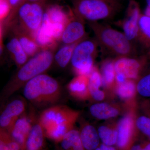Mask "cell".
Here are the masks:
<instances>
[{
  "label": "cell",
  "instance_id": "1",
  "mask_svg": "<svg viewBox=\"0 0 150 150\" xmlns=\"http://www.w3.org/2000/svg\"><path fill=\"white\" fill-rule=\"evenodd\" d=\"M79 112L64 105L46 108L39 117V123L45 135L56 142H60L71 130L79 116Z\"/></svg>",
  "mask_w": 150,
  "mask_h": 150
},
{
  "label": "cell",
  "instance_id": "2",
  "mask_svg": "<svg viewBox=\"0 0 150 150\" xmlns=\"http://www.w3.org/2000/svg\"><path fill=\"white\" fill-rule=\"evenodd\" d=\"M52 48L40 50L19 68L12 80L6 87L3 96L8 98L36 76L44 74L50 68L54 60Z\"/></svg>",
  "mask_w": 150,
  "mask_h": 150
},
{
  "label": "cell",
  "instance_id": "3",
  "mask_svg": "<svg viewBox=\"0 0 150 150\" xmlns=\"http://www.w3.org/2000/svg\"><path fill=\"white\" fill-rule=\"evenodd\" d=\"M24 86L25 97L37 106L52 105L57 102L61 96V87L59 82L46 74H41L33 78Z\"/></svg>",
  "mask_w": 150,
  "mask_h": 150
},
{
  "label": "cell",
  "instance_id": "4",
  "mask_svg": "<svg viewBox=\"0 0 150 150\" xmlns=\"http://www.w3.org/2000/svg\"><path fill=\"white\" fill-rule=\"evenodd\" d=\"M89 24L98 45L109 53L118 57L130 56L134 53L132 42L124 33L97 22H89Z\"/></svg>",
  "mask_w": 150,
  "mask_h": 150
},
{
  "label": "cell",
  "instance_id": "5",
  "mask_svg": "<svg viewBox=\"0 0 150 150\" xmlns=\"http://www.w3.org/2000/svg\"><path fill=\"white\" fill-rule=\"evenodd\" d=\"M118 0H74V12L83 19L97 22L112 16L119 8Z\"/></svg>",
  "mask_w": 150,
  "mask_h": 150
},
{
  "label": "cell",
  "instance_id": "6",
  "mask_svg": "<svg viewBox=\"0 0 150 150\" xmlns=\"http://www.w3.org/2000/svg\"><path fill=\"white\" fill-rule=\"evenodd\" d=\"M98 46L96 39H84L76 45L71 63L78 75L88 76L91 72Z\"/></svg>",
  "mask_w": 150,
  "mask_h": 150
},
{
  "label": "cell",
  "instance_id": "7",
  "mask_svg": "<svg viewBox=\"0 0 150 150\" xmlns=\"http://www.w3.org/2000/svg\"><path fill=\"white\" fill-rule=\"evenodd\" d=\"M16 12L20 22V26L33 37L41 25L45 13L42 3L23 2Z\"/></svg>",
  "mask_w": 150,
  "mask_h": 150
},
{
  "label": "cell",
  "instance_id": "8",
  "mask_svg": "<svg viewBox=\"0 0 150 150\" xmlns=\"http://www.w3.org/2000/svg\"><path fill=\"white\" fill-rule=\"evenodd\" d=\"M66 25L61 40L64 45L77 44L85 38L86 31L83 19L75 12Z\"/></svg>",
  "mask_w": 150,
  "mask_h": 150
},
{
  "label": "cell",
  "instance_id": "9",
  "mask_svg": "<svg viewBox=\"0 0 150 150\" xmlns=\"http://www.w3.org/2000/svg\"><path fill=\"white\" fill-rule=\"evenodd\" d=\"M141 15L139 5L135 1L132 0L129 3L126 18L121 23L123 33L131 42L138 39L139 20Z\"/></svg>",
  "mask_w": 150,
  "mask_h": 150
},
{
  "label": "cell",
  "instance_id": "10",
  "mask_svg": "<svg viewBox=\"0 0 150 150\" xmlns=\"http://www.w3.org/2000/svg\"><path fill=\"white\" fill-rule=\"evenodd\" d=\"M25 108V103L21 100H14L9 103L0 116L1 129L9 131L24 113Z\"/></svg>",
  "mask_w": 150,
  "mask_h": 150
},
{
  "label": "cell",
  "instance_id": "11",
  "mask_svg": "<svg viewBox=\"0 0 150 150\" xmlns=\"http://www.w3.org/2000/svg\"><path fill=\"white\" fill-rule=\"evenodd\" d=\"M130 57H118L114 61V68L116 74L122 75L126 79H134L138 77L141 64L139 60Z\"/></svg>",
  "mask_w": 150,
  "mask_h": 150
},
{
  "label": "cell",
  "instance_id": "12",
  "mask_svg": "<svg viewBox=\"0 0 150 150\" xmlns=\"http://www.w3.org/2000/svg\"><path fill=\"white\" fill-rule=\"evenodd\" d=\"M32 126L28 118L23 114L7 131L12 138L25 150L26 149V141Z\"/></svg>",
  "mask_w": 150,
  "mask_h": 150
},
{
  "label": "cell",
  "instance_id": "13",
  "mask_svg": "<svg viewBox=\"0 0 150 150\" xmlns=\"http://www.w3.org/2000/svg\"><path fill=\"white\" fill-rule=\"evenodd\" d=\"M33 38L38 46L42 49L52 48L55 45L56 41L52 35L51 23L46 12L44 13L41 25Z\"/></svg>",
  "mask_w": 150,
  "mask_h": 150
},
{
  "label": "cell",
  "instance_id": "14",
  "mask_svg": "<svg viewBox=\"0 0 150 150\" xmlns=\"http://www.w3.org/2000/svg\"><path fill=\"white\" fill-rule=\"evenodd\" d=\"M13 31L22 47L28 57H32L39 52L40 47L35 42L33 36L18 25L14 26Z\"/></svg>",
  "mask_w": 150,
  "mask_h": 150
},
{
  "label": "cell",
  "instance_id": "15",
  "mask_svg": "<svg viewBox=\"0 0 150 150\" xmlns=\"http://www.w3.org/2000/svg\"><path fill=\"white\" fill-rule=\"evenodd\" d=\"M88 84V76L78 75L70 82L67 87L72 96L79 98H84L90 95Z\"/></svg>",
  "mask_w": 150,
  "mask_h": 150
},
{
  "label": "cell",
  "instance_id": "16",
  "mask_svg": "<svg viewBox=\"0 0 150 150\" xmlns=\"http://www.w3.org/2000/svg\"><path fill=\"white\" fill-rule=\"evenodd\" d=\"M45 132L38 121L32 126L26 142L27 150H40L44 144Z\"/></svg>",
  "mask_w": 150,
  "mask_h": 150
},
{
  "label": "cell",
  "instance_id": "17",
  "mask_svg": "<svg viewBox=\"0 0 150 150\" xmlns=\"http://www.w3.org/2000/svg\"><path fill=\"white\" fill-rule=\"evenodd\" d=\"M80 134L85 150H94L98 147L100 139L98 132L93 126L90 125L84 126Z\"/></svg>",
  "mask_w": 150,
  "mask_h": 150
},
{
  "label": "cell",
  "instance_id": "18",
  "mask_svg": "<svg viewBox=\"0 0 150 150\" xmlns=\"http://www.w3.org/2000/svg\"><path fill=\"white\" fill-rule=\"evenodd\" d=\"M133 127V121L131 117L125 116L118 123L117 129L116 145L119 148H123L128 144Z\"/></svg>",
  "mask_w": 150,
  "mask_h": 150
},
{
  "label": "cell",
  "instance_id": "19",
  "mask_svg": "<svg viewBox=\"0 0 150 150\" xmlns=\"http://www.w3.org/2000/svg\"><path fill=\"white\" fill-rule=\"evenodd\" d=\"M6 48L19 68L28 61V56L15 36L9 40L7 43Z\"/></svg>",
  "mask_w": 150,
  "mask_h": 150
},
{
  "label": "cell",
  "instance_id": "20",
  "mask_svg": "<svg viewBox=\"0 0 150 150\" xmlns=\"http://www.w3.org/2000/svg\"><path fill=\"white\" fill-rule=\"evenodd\" d=\"M60 143L62 150H85L80 132L74 129L68 132Z\"/></svg>",
  "mask_w": 150,
  "mask_h": 150
},
{
  "label": "cell",
  "instance_id": "21",
  "mask_svg": "<svg viewBox=\"0 0 150 150\" xmlns=\"http://www.w3.org/2000/svg\"><path fill=\"white\" fill-rule=\"evenodd\" d=\"M90 111L93 117L99 119L113 118L119 114L117 109L106 103L93 105L90 108Z\"/></svg>",
  "mask_w": 150,
  "mask_h": 150
},
{
  "label": "cell",
  "instance_id": "22",
  "mask_svg": "<svg viewBox=\"0 0 150 150\" xmlns=\"http://www.w3.org/2000/svg\"><path fill=\"white\" fill-rule=\"evenodd\" d=\"M51 23L61 24L66 25L70 16L59 6L54 5L48 7L46 11Z\"/></svg>",
  "mask_w": 150,
  "mask_h": 150
},
{
  "label": "cell",
  "instance_id": "23",
  "mask_svg": "<svg viewBox=\"0 0 150 150\" xmlns=\"http://www.w3.org/2000/svg\"><path fill=\"white\" fill-rule=\"evenodd\" d=\"M138 39L146 47H150V17L141 14L139 20Z\"/></svg>",
  "mask_w": 150,
  "mask_h": 150
},
{
  "label": "cell",
  "instance_id": "24",
  "mask_svg": "<svg viewBox=\"0 0 150 150\" xmlns=\"http://www.w3.org/2000/svg\"><path fill=\"white\" fill-rule=\"evenodd\" d=\"M76 45H65L57 51L54 56V59L59 67L65 68L71 63L73 51Z\"/></svg>",
  "mask_w": 150,
  "mask_h": 150
},
{
  "label": "cell",
  "instance_id": "25",
  "mask_svg": "<svg viewBox=\"0 0 150 150\" xmlns=\"http://www.w3.org/2000/svg\"><path fill=\"white\" fill-rule=\"evenodd\" d=\"M102 84L105 86L112 84L116 80L114 61L107 60L103 62L101 68Z\"/></svg>",
  "mask_w": 150,
  "mask_h": 150
},
{
  "label": "cell",
  "instance_id": "26",
  "mask_svg": "<svg viewBox=\"0 0 150 150\" xmlns=\"http://www.w3.org/2000/svg\"><path fill=\"white\" fill-rule=\"evenodd\" d=\"M0 150H24L6 130L1 129Z\"/></svg>",
  "mask_w": 150,
  "mask_h": 150
},
{
  "label": "cell",
  "instance_id": "27",
  "mask_svg": "<svg viewBox=\"0 0 150 150\" xmlns=\"http://www.w3.org/2000/svg\"><path fill=\"white\" fill-rule=\"evenodd\" d=\"M100 139L103 144L112 146L116 144L118 133L117 131L108 128L105 126H101L98 130Z\"/></svg>",
  "mask_w": 150,
  "mask_h": 150
},
{
  "label": "cell",
  "instance_id": "28",
  "mask_svg": "<svg viewBox=\"0 0 150 150\" xmlns=\"http://www.w3.org/2000/svg\"><path fill=\"white\" fill-rule=\"evenodd\" d=\"M137 86L132 80L127 79L121 83H118L116 93L118 96L123 99L130 98L134 96Z\"/></svg>",
  "mask_w": 150,
  "mask_h": 150
},
{
  "label": "cell",
  "instance_id": "29",
  "mask_svg": "<svg viewBox=\"0 0 150 150\" xmlns=\"http://www.w3.org/2000/svg\"><path fill=\"white\" fill-rule=\"evenodd\" d=\"M88 77V88L89 93L91 92L99 90V88L102 84V78L98 70L94 67Z\"/></svg>",
  "mask_w": 150,
  "mask_h": 150
},
{
  "label": "cell",
  "instance_id": "30",
  "mask_svg": "<svg viewBox=\"0 0 150 150\" xmlns=\"http://www.w3.org/2000/svg\"><path fill=\"white\" fill-rule=\"evenodd\" d=\"M137 89L142 96L150 97V74L146 75L138 82Z\"/></svg>",
  "mask_w": 150,
  "mask_h": 150
},
{
  "label": "cell",
  "instance_id": "31",
  "mask_svg": "<svg viewBox=\"0 0 150 150\" xmlns=\"http://www.w3.org/2000/svg\"><path fill=\"white\" fill-rule=\"evenodd\" d=\"M138 129L150 138V118L145 116H141L137 121Z\"/></svg>",
  "mask_w": 150,
  "mask_h": 150
},
{
  "label": "cell",
  "instance_id": "32",
  "mask_svg": "<svg viewBox=\"0 0 150 150\" xmlns=\"http://www.w3.org/2000/svg\"><path fill=\"white\" fill-rule=\"evenodd\" d=\"M11 12V6L8 0H1V20L7 17Z\"/></svg>",
  "mask_w": 150,
  "mask_h": 150
},
{
  "label": "cell",
  "instance_id": "33",
  "mask_svg": "<svg viewBox=\"0 0 150 150\" xmlns=\"http://www.w3.org/2000/svg\"><path fill=\"white\" fill-rule=\"evenodd\" d=\"M90 95L94 99L98 101L102 100L104 98V93L99 89L91 92Z\"/></svg>",
  "mask_w": 150,
  "mask_h": 150
},
{
  "label": "cell",
  "instance_id": "34",
  "mask_svg": "<svg viewBox=\"0 0 150 150\" xmlns=\"http://www.w3.org/2000/svg\"><path fill=\"white\" fill-rule=\"evenodd\" d=\"M8 1L10 5L11 11L12 10L16 11L19 6L24 2V0H8Z\"/></svg>",
  "mask_w": 150,
  "mask_h": 150
},
{
  "label": "cell",
  "instance_id": "35",
  "mask_svg": "<svg viewBox=\"0 0 150 150\" xmlns=\"http://www.w3.org/2000/svg\"><path fill=\"white\" fill-rule=\"evenodd\" d=\"M99 147L101 150H116L115 148L112 146H108L103 144L100 145Z\"/></svg>",
  "mask_w": 150,
  "mask_h": 150
},
{
  "label": "cell",
  "instance_id": "36",
  "mask_svg": "<svg viewBox=\"0 0 150 150\" xmlns=\"http://www.w3.org/2000/svg\"><path fill=\"white\" fill-rule=\"evenodd\" d=\"M44 0H24V2L30 3H43Z\"/></svg>",
  "mask_w": 150,
  "mask_h": 150
},
{
  "label": "cell",
  "instance_id": "37",
  "mask_svg": "<svg viewBox=\"0 0 150 150\" xmlns=\"http://www.w3.org/2000/svg\"><path fill=\"white\" fill-rule=\"evenodd\" d=\"M131 150H143V148L140 145H135L131 148Z\"/></svg>",
  "mask_w": 150,
  "mask_h": 150
},
{
  "label": "cell",
  "instance_id": "38",
  "mask_svg": "<svg viewBox=\"0 0 150 150\" xmlns=\"http://www.w3.org/2000/svg\"><path fill=\"white\" fill-rule=\"evenodd\" d=\"M144 14L150 17V8L148 6L146 7L145 9Z\"/></svg>",
  "mask_w": 150,
  "mask_h": 150
},
{
  "label": "cell",
  "instance_id": "39",
  "mask_svg": "<svg viewBox=\"0 0 150 150\" xmlns=\"http://www.w3.org/2000/svg\"><path fill=\"white\" fill-rule=\"evenodd\" d=\"M143 150H150V143L147 145L144 148H143Z\"/></svg>",
  "mask_w": 150,
  "mask_h": 150
},
{
  "label": "cell",
  "instance_id": "40",
  "mask_svg": "<svg viewBox=\"0 0 150 150\" xmlns=\"http://www.w3.org/2000/svg\"><path fill=\"white\" fill-rule=\"evenodd\" d=\"M147 6L150 8V0H146Z\"/></svg>",
  "mask_w": 150,
  "mask_h": 150
},
{
  "label": "cell",
  "instance_id": "41",
  "mask_svg": "<svg viewBox=\"0 0 150 150\" xmlns=\"http://www.w3.org/2000/svg\"><path fill=\"white\" fill-rule=\"evenodd\" d=\"M94 150H100V147H97L96 149H95Z\"/></svg>",
  "mask_w": 150,
  "mask_h": 150
}]
</instances>
